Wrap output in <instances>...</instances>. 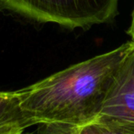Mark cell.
Instances as JSON below:
<instances>
[{"instance_id": "1", "label": "cell", "mask_w": 134, "mask_h": 134, "mask_svg": "<svg viewBox=\"0 0 134 134\" xmlns=\"http://www.w3.org/2000/svg\"><path fill=\"white\" fill-rule=\"evenodd\" d=\"M131 46L130 41L16 91L29 127L45 123L79 127L97 119Z\"/></svg>"}, {"instance_id": "2", "label": "cell", "mask_w": 134, "mask_h": 134, "mask_svg": "<svg viewBox=\"0 0 134 134\" xmlns=\"http://www.w3.org/2000/svg\"><path fill=\"white\" fill-rule=\"evenodd\" d=\"M119 0H0V11L30 22L87 30L106 24L119 13Z\"/></svg>"}, {"instance_id": "3", "label": "cell", "mask_w": 134, "mask_h": 134, "mask_svg": "<svg viewBox=\"0 0 134 134\" xmlns=\"http://www.w3.org/2000/svg\"><path fill=\"white\" fill-rule=\"evenodd\" d=\"M97 118L134 128L133 42L114 77Z\"/></svg>"}, {"instance_id": "4", "label": "cell", "mask_w": 134, "mask_h": 134, "mask_svg": "<svg viewBox=\"0 0 134 134\" xmlns=\"http://www.w3.org/2000/svg\"><path fill=\"white\" fill-rule=\"evenodd\" d=\"M8 125H19L25 129L29 127L19 108L16 91H0V127Z\"/></svg>"}, {"instance_id": "5", "label": "cell", "mask_w": 134, "mask_h": 134, "mask_svg": "<svg viewBox=\"0 0 134 134\" xmlns=\"http://www.w3.org/2000/svg\"><path fill=\"white\" fill-rule=\"evenodd\" d=\"M75 134H134V128L97 118L86 124L76 127Z\"/></svg>"}, {"instance_id": "6", "label": "cell", "mask_w": 134, "mask_h": 134, "mask_svg": "<svg viewBox=\"0 0 134 134\" xmlns=\"http://www.w3.org/2000/svg\"><path fill=\"white\" fill-rule=\"evenodd\" d=\"M76 127L63 123H45L41 124L37 134H75Z\"/></svg>"}, {"instance_id": "7", "label": "cell", "mask_w": 134, "mask_h": 134, "mask_svg": "<svg viewBox=\"0 0 134 134\" xmlns=\"http://www.w3.org/2000/svg\"><path fill=\"white\" fill-rule=\"evenodd\" d=\"M26 129L19 125H8L0 127V134H28Z\"/></svg>"}, {"instance_id": "8", "label": "cell", "mask_w": 134, "mask_h": 134, "mask_svg": "<svg viewBox=\"0 0 134 134\" xmlns=\"http://www.w3.org/2000/svg\"><path fill=\"white\" fill-rule=\"evenodd\" d=\"M127 33L130 35V41L134 43V8H133V11H132V15H131V22H130V26L129 30L127 31Z\"/></svg>"}]
</instances>
